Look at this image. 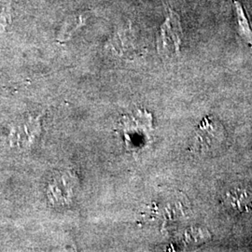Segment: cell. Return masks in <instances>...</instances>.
I'll return each mask as SVG.
<instances>
[{
  "label": "cell",
  "instance_id": "6da1fadb",
  "mask_svg": "<svg viewBox=\"0 0 252 252\" xmlns=\"http://www.w3.org/2000/svg\"><path fill=\"white\" fill-rule=\"evenodd\" d=\"M181 40V27L179 15L173 10L161 27V35L159 36V47L164 52L177 53L179 51Z\"/></svg>",
  "mask_w": 252,
  "mask_h": 252
},
{
  "label": "cell",
  "instance_id": "7a4b0ae2",
  "mask_svg": "<svg viewBox=\"0 0 252 252\" xmlns=\"http://www.w3.org/2000/svg\"><path fill=\"white\" fill-rule=\"evenodd\" d=\"M233 3H234V9L236 11L239 33L241 36H243L244 39L247 42L252 44V31L249 24L248 17L246 16V11L244 9L243 6L237 0H233Z\"/></svg>",
  "mask_w": 252,
  "mask_h": 252
}]
</instances>
